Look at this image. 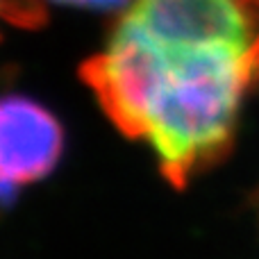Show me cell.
<instances>
[{
  "instance_id": "7a4b0ae2",
  "label": "cell",
  "mask_w": 259,
  "mask_h": 259,
  "mask_svg": "<svg viewBox=\"0 0 259 259\" xmlns=\"http://www.w3.org/2000/svg\"><path fill=\"white\" fill-rule=\"evenodd\" d=\"M64 146L62 123L46 105L30 96L0 94V209L48 178Z\"/></svg>"
},
{
  "instance_id": "3957f363",
  "label": "cell",
  "mask_w": 259,
  "mask_h": 259,
  "mask_svg": "<svg viewBox=\"0 0 259 259\" xmlns=\"http://www.w3.org/2000/svg\"><path fill=\"white\" fill-rule=\"evenodd\" d=\"M46 16V0H0V23L14 27H32L44 25Z\"/></svg>"
},
{
  "instance_id": "277c9868",
  "label": "cell",
  "mask_w": 259,
  "mask_h": 259,
  "mask_svg": "<svg viewBox=\"0 0 259 259\" xmlns=\"http://www.w3.org/2000/svg\"><path fill=\"white\" fill-rule=\"evenodd\" d=\"M48 3V0H46ZM50 3H62V5H71V7H82V9H94V12H121L125 7L127 0H50Z\"/></svg>"
},
{
  "instance_id": "6da1fadb",
  "label": "cell",
  "mask_w": 259,
  "mask_h": 259,
  "mask_svg": "<svg viewBox=\"0 0 259 259\" xmlns=\"http://www.w3.org/2000/svg\"><path fill=\"white\" fill-rule=\"evenodd\" d=\"M259 75V0H127L80 77L170 187L223 159Z\"/></svg>"
}]
</instances>
